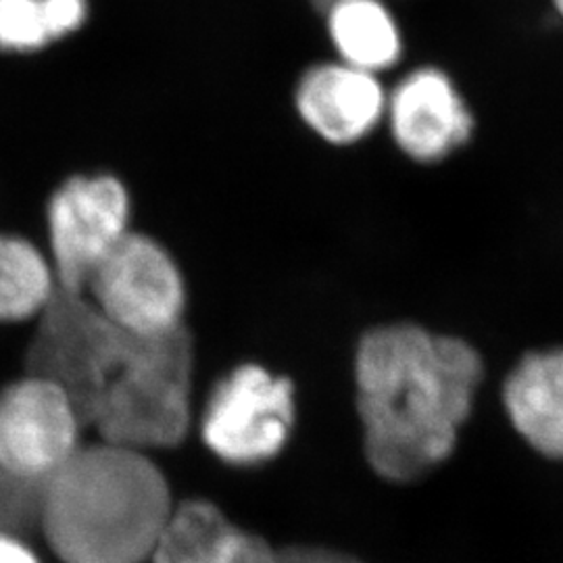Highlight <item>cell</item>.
Instances as JSON below:
<instances>
[{
	"label": "cell",
	"instance_id": "1",
	"mask_svg": "<svg viewBox=\"0 0 563 563\" xmlns=\"http://www.w3.org/2000/svg\"><path fill=\"white\" fill-rule=\"evenodd\" d=\"M25 372L59 384L102 443L136 451L180 443L190 423L195 349L188 328L144 339L60 290L36 320Z\"/></svg>",
	"mask_w": 563,
	"mask_h": 563
},
{
	"label": "cell",
	"instance_id": "2",
	"mask_svg": "<svg viewBox=\"0 0 563 563\" xmlns=\"http://www.w3.org/2000/svg\"><path fill=\"white\" fill-rule=\"evenodd\" d=\"M483 374L481 353L463 339L413 322L369 328L355 351V393L376 474L411 483L443 463Z\"/></svg>",
	"mask_w": 563,
	"mask_h": 563
},
{
	"label": "cell",
	"instance_id": "3",
	"mask_svg": "<svg viewBox=\"0 0 563 563\" xmlns=\"http://www.w3.org/2000/svg\"><path fill=\"white\" fill-rule=\"evenodd\" d=\"M174 505L144 451L99 443L42 484L38 528L63 563L151 560Z\"/></svg>",
	"mask_w": 563,
	"mask_h": 563
},
{
	"label": "cell",
	"instance_id": "4",
	"mask_svg": "<svg viewBox=\"0 0 563 563\" xmlns=\"http://www.w3.org/2000/svg\"><path fill=\"white\" fill-rule=\"evenodd\" d=\"M81 295L128 334L159 339L186 328L188 284L159 239L132 230L90 274Z\"/></svg>",
	"mask_w": 563,
	"mask_h": 563
},
{
	"label": "cell",
	"instance_id": "5",
	"mask_svg": "<svg viewBox=\"0 0 563 563\" xmlns=\"http://www.w3.org/2000/svg\"><path fill=\"white\" fill-rule=\"evenodd\" d=\"M132 230V195L120 176L90 172L63 181L46 205V253L60 290L81 292Z\"/></svg>",
	"mask_w": 563,
	"mask_h": 563
},
{
	"label": "cell",
	"instance_id": "6",
	"mask_svg": "<svg viewBox=\"0 0 563 563\" xmlns=\"http://www.w3.org/2000/svg\"><path fill=\"white\" fill-rule=\"evenodd\" d=\"M295 420V388L260 363L234 367L211 393L202 439L228 463L272 460L288 441Z\"/></svg>",
	"mask_w": 563,
	"mask_h": 563
},
{
	"label": "cell",
	"instance_id": "7",
	"mask_svg": "<svg viewBox=\"0 0 563 563\" xmlns=\"http://www.w3.org/2000/svg\"><path fill=\"white\" fill-rule=\"evenodd\" d=\"M80 413L59 384L27 374L0 390V467L44 484L80 449Z\"/></svg>",
	"mask_w": 563,
	"mask_h": 563
},
{
	"label": "cell",
	"instance_id": "8",
	"mask_svg": "<svg viewBox=\"0 0 563 563\" xmlns=\"http://www.w3.org/2000/svg\"><path fill=\"white\" fill-rule=\"evenodd\" d=\"M384 123L402 155L422 165L453 157L476 128L460 86L434 65L416 67L388 88Z\"/></svg>",
	"mask_w": 563,
	"mask_h": 563
},
{
	"label": "cell",
	"instance_id": "9",
	"mask_svg": "<svg viewBox=\"0 0 563 563\" xmlns=\"http://www.w3.org/2000/svg\"><path fill=\"white\" fill-rule=\"evenodd\" d=\"M386 102L383 76L339 59L307 67L295 86V111L302 125L332 146L367 141L384 123Z\"/></svg>",
	"mask_w": 563,
	"mask_h": 563
},
{
	"label": "cell",
	"instance_id": "10",
	"mask_svg": "<svg viewBox=\"0 0 563 563\" xmlns=\"http://www.w3.org/2000/svg\"><path fill=\"white\" fill-rule=\"evenodd\" d=\"M280 549L230 522L216 505H178L155 547L153 563H278Z\"/></svg>",
	"mask_w": 563,
	"mask_h": 563
},
{
	"label": "cell",
	"instance_id": "11",
	"mask_svg": "<svg viewBox=\"0 0 563 563\" xmlns=\"http://www.w3.org/2000/svg\"><path fill=\"white\" fill-rule=\"evenodd\" d=\"M504 402L528 443L544 457L563 460V349L523 355L505 380Z\"/></svg>",
	"mask_w": 563,
	"mask_h": 563
},
{
	"label": "cell",
	"instance_id": "12",
	"mask_svg": "<svg viewBox=\"0 0 563 563\" xmlns=\"http://www.w3.org/2000/svg\"><path fill=\"white\" fill-rule=\"evenodd\" d=\"M318 9L336 59L376 76L401 63L405 36L388 0H322Z\"/></svg>",
	"mask_w": 563,
	"mask_h": 563
},
{
	"label": "cell",
	"instance_id": "13",
	"mask_svg": "<svg viewBox=\"0 0 563 563\" xmlns=\"http://www.w3.org/2000/svg\"><path fill=\"white\" fill-rule=\"evenodd\" d=\"M57 292L48 253L23 236L0 232V323L38 320Z\"/></svg>",
	"mask_w": 563,
	"mask_h": 563
},
{
	"label": "cell",
	"instance_id": "14",
	"mask_svg": "<svg viewBox=\"0 0 563 563\" xmlns=\"http://www.w3.org/2000/svg\"><path fill=\"white\" fill-rule=\"evenodd\" d=\"M90 0H0V53H38L80 32Z\"/></svg>",
	"mask_w": 563,
	"mask_h": 563
},
{
	"label": "cell",
	"instance_id": "15",
	"mask_svg": "<svg viewBox=\"0 0 563 563\" xmlns=\"http://www.w3.org/2000/svg\"><path fill=\"white\" fill-rule=\"evenodd\" d=\"M278 563H360L344 553L323 547H290L280 549Z\"/></svg>",
	"mask_w": 563,
	"mask_h": 563
},
{
	"label": "cell",
	"instance_id": "16",
	"mask_svg": "<svg viewBox=\"0 0 563 563\" xmlns=\"http://www.w3.org/2000/svg\"><path fill=\"white\" fill-rule=\"evenodd\" d=\"M0 563H41L36 553L21 541V534L0 530Z\"/></svg>",
	"mask_w": 563,
	"mask_h": 563
},
{
	"label": "cell",
	"instance_id": "17",
	"mask_svg": "<svg viewBox=\"0 0 563 563\" xmlns=\"http://www.w3.org/2000/svg\"><path fill=\"white\" fill-rule=\"evenodd\" d=\"M551 4H553V9H555V13L563 20V0H551Z\"/></svg>",
	"mask_w": 563,
	"mask_h": 563
},
{
	"label": "cell",
	"instance_id": "18",
	"mask_svg": "<svg viewBox=\"0 0 563 563\" xmlns=\"http://www.w3.org/2000/svg\"><path fill=\"white\" fill-rule=\"evenodd\" d=\"M320 2H322V0H316V4H320Z\"/></svg>",
	"mask_w": 563,
	"mask_h": 563
}]
</instances>
